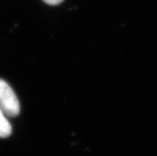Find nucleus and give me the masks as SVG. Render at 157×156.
Segmentation results:
<instances>
[{
  "instance_id": "f257e3e1",
  "label": "nucleus",
  "mask_w": 157,
  "mask_h": 156,
  "mask_svg": "<svg viewBox=\"0 0 157 156\" xmlns=\"http://www.w3.org/2000/svg\"><path fill=\"white\" fill-rule=\"evenodd\" d=\"M0 108L8 116H18L20 112L19 101L10 86L0 79Z\"/></svg>"
},
{
  "instance_id": "f03ea898",
  "label": "nucleus",
  "mask_w": 157,
  "mask_h": 156,
  "mask_svg": "<svg viewBox=\"0 0 157 156\" xmlns=\"http://www.w3.org/2000/svg\"><path fill=\"white\" fill-rule=\"evenodd\" d=\"M12 132V127L5 114L0 108V138H7Z\"/></svg>"
},
{
  "instance_id": "7ed1b4c3",
  "label": "nucleus",
  "mask_w": 157,
  "mask_h": 156,
  "mask_svg": "<svg viewBox=\"0 0 157 156\" xmlns=\"http://www.w3.org/2000/svg\"><path fill=\"white\" fill-rule=\"evenodd\" d=\"M43 1L49 5L55 6V5H58V4L63 2L64 0H43Z\"/></svg>"
}]
</instances>
